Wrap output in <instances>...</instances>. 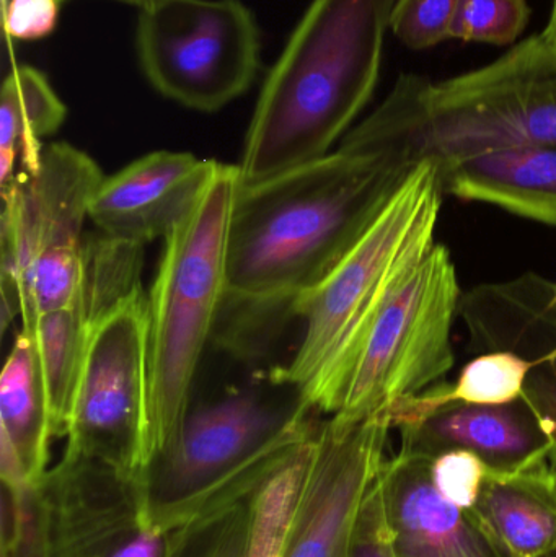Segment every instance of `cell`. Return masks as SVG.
I'll return each instance as SVG.
<instances>
[{"instance_id":"1","label":"cell","mask_w":556,"mask_h":557,"mask_svg":"<svg viewBox=\"0 0 556 557\" xmlns=\"http://www.w3.org/2000/svg\"><path fill=\"white\" fill-rule=\"evenodd\" d=\"M413 165L343 137L322 159L238 185L214 337L242 359L276 339L302 298L356 247Z\"/></svg>"},{"instance_id":"2","label":"cell","mask_w":556,"mask_h":557,"mask_svg":"<svg viewBox=\"0 0 556 557\" xmlns=\"http://www.w3.org/2000/svg\"><path fill=\"white\" fill-rule=\"evenodd\" d=\"M397 0H312L255 107L238 166L240 186L332 152L381 78Z\"/></svg>"},{"instance_id":"3","label":"cell","mask_w":556,"mask_h":557,"mask_svg":"<svg viewBox=\"0 0 556 557\" xmlns=\"http://www.w3.org/2000/svg\"><path fill=\"white\" fill-rule=\"evenodd\" d=\"M348 139L418 165L446 166L509 147H556V51L542 33L475 71L401 74Z\"/></svg>"},{"instance_id":"4","label":"cell","mask_w":556,"mask_h":557,"mask_svg":"<svg viewBox=\"0 0 556 557\" xmlns=\"http://www.w3.org/2000/svg\"><path fill=\"white\" fill-rule=\"evenodd\" d=\"M322 416L274 370L193 401L172 444L137 474L153 525L172 532L219 504L255 496L312 441Z\"/></svg>"},{"instance_id":"5","label":"cell","mask_w":556,"mask_h":557,"mask_svg":"<svg viewBox=\"0 0 556 557\" xmlns=\"http://www.w3.org/2000/svg\"><path fill=\"white\" fill-rule=\"evenodd\" d=\"M443 195L440 166L415 165L345 260L297 305L302 341L274 373L299 386L322 414L338 411L372 324L436 245Z\"/></svg>"},{"instance_id":"6","label":"cell","mask_w":556,"mask_h":557,"mask_svg":"<svg viewBox=\"0 0 556 557\" xmlns=\"http://www.w3.org/2000/svg\"><path fill=\"white\" fill-rule=\"evenodd\" d=\"M238 185V166L219 163L198 205L163 240L159 271L147 294L146 468L175 438L193 403L202 352L214 337L227 284L228 227Z\"/></svg>"},{"instance_id":"7","label":"cell","mask_w":556,"mask_h":557,"mask_svg":"<svg viewBox=\"0 0 556 557\" xmlns=\"http://www.w3.org/2000/svg\"><path fill=\"white\" fill-rule=\"evenodd\" d=\"M104 175L64 143L46 144L38 170L2 189V331L20 314L32 331L42 314L74 304L84 277V224Z\"/></svg>"},{"instance_id":"8","label":"cell","mask_w":556,"mask_h":557,"mask_svg":"<svg viewBox=\"0 0 556 557\" xmlns=\"http://www.w3.org/2000/svg\"><path fill=\"white\" fill-rule=\"evenodd\" d=\"M136 49L160 95L214 113L254 85L260 28L242 0H153L139 10Z\"/></svg>"},{"instance_id":"9","label":"cell","mask_w":556,"mask_h":557,"mask_svg":"<svg viewBox=\"0 0 556 557\" xmlns=\"http://www.w3.org/2000/svg\"><path fill=\"white\" fill-rule=\"evenodd\" d=\"M460 298L450 251L436 244L372 324L336 412L381 411L444 382Z\"/></svg>"},{"instance_id":"10","label":"cell","mask_w":556,"mask_h":557,"mask_svg":"<svg viewBox=\"0 0 556 557\" xmlns=\"http://www.w3.org/2000/svg\"><path fill=\"white\" fill-rule=\"evenodd\" d=\"M137 288L95 324L72 399L64 455L143 473L149 437V320Z\"/></svg>"},{"instance_id":"11","label":"cell","mask_w":556,"mask_h":557,"mask_svg":"<svg viewBox=\"0 0 556 557\" xmlns=\"http://www.w3.org/2000/svg\"><path fill=\"white\" fill-rule=\"evenodd\" d=\"M391 408L326 416L313 437L284 557H349L362 507L385 461Z\"/></svg>"},{"instance_id":"12","label":"cell","mask_w":556,"mask_h":557,"mask_svg":"<svg viewBox=\"0 0 556 557\" xmlns=\"http://www.w3.org/2000/svg\"><path fill=\"white\" fill-rule=\"evenodd\" d=\"M38 490L48 557H172L176 530L153 525L139 476L62 454Z\"/></svg>"},{"instance_id":"13","label":"cell","mask_w":556,"mask_h":557,"mask_svg":"<svg viewBox=\"0 0 556 557\" xmlns=\"http://www.w3.org/2000/svg\"><path fill=\"white\" fill-rule=\"evenodd\" d=\"M459 307L475 356L508 350L531 363L521 396L551 438L547 461L556 476L555 282L528 273L480 284L462 294Z\"/></svg>"},{"instance_id":"14","label":"cell","mask_w":556,"mask_h":557,"mask_svg":"<svg viewBox=\"0 0 556 557\" xmlns=\"http://www.w3.org/2000/svg\"><path fill=\"white\" fill-rule=\"evenodd\" d=\"M144 247L107 235L85 240L84 277L74 304L42 314L32 334L38 347L54 438H65L72 399L97 321L140 284Z\"/></svg>"},{"instance_id":"15","label":"cell","mask_w":556,"mask_h":557,"mask_svg":"<svg viewBox=\"0 0 556 557\" xmlns=\"http://www.w3.org/2000/svg\"><path fill=\"white\" fill-rule=\"evenodd\" d=\"M219 162L160 150L104 176L90 205V221L113 240L146 247L166 235L198 205Z\"/></svg>"},{"instance_id":"16","label":"cell","mask_w":556,"mask_h":557,"mask_svg":"<svg viewBox=\"0 0 556 557\" xmlns=\"http://www.w3.org/2000/svg\"><path fill=\"white\" fill-rule=\"evenodd\" d=\"M430 457L398 451L381 471L382 500L395 557H515L473 510L444 499Z\"/></svg>"},{"instance_id":"17","label":"cell","mask_w":556,"mask_h":557,"mask_svg":"<svg viewBox=\"0 0 556 557\" xmlns=\"http://www.w3.org/2000/svg\"><path fill=\"white\" fill-rule=\"evenodd\" d=\"M398 431L400 451L433 458L466 450L495 474L529 470L551 454V438L522 396L506 405L450 403Z\"/></svg>"},{"instance_id":"18","label":"cell","mask_w":556,"mask_h":557,"mask_svg":"<svg viewBox=\"0 0 556 557\" xmlns=\"http://www.w3.org/2000/svg\"><path fill=\"white\" fill-rule=\"evenodd\" d=\"M440 173L444 195L495 206L556 228V147L477 153L440 166Z\"/></svg>"},{"instance_id":"19","label":"cell","mask_w":556,"mask_h":557,"mask_svg":"<svg viewBox=\"0 0 556 557\" xmlns=\"http://www.w3.org/2000/svg\"><path fill=\"white\" fill-rule=\"evenodd\" d=\"M54 438L48 393L32 334L20 331L0 376V480L35 486L48 473Z\"/></svg>"},{"instance_id":"20","label":"cell","mask_w":556,"mask_h":557,"mask_svg":"<svg viewBox=\"0 0 556 557\" xmlns=\"http://www.w3.org/2000/svg\"><path fill=\"white\" fill-rule=\"evenodd\" d=\"M473 512L515 557L556 546V476L548 461L512 474L489 473Z\"/></svg>"},{"instance_id":"21","label":"cell","mask_w":556,"mask_h":557,"mask_svg":"<svg viewBox=\"0 0 556 557\" xmlns=\"http://www.w3.org/2000/svg\"><path fill=\"white\" fill-rule=\"evenodd\" d=\"M67 116L65 104L38 69L22 65L3 78L0 94V188L38 170L45 137Z\"/></svg>"},{"instance_id":"22","label":"cell","mask_w":556,"mask_h":557,"mask_svg":"<svg viewBox=\"0 0 556 557\" xmlns=\"http://www.w3.org/2000/svg\"><path fill=\"white\" fill-rule=\"evenodd\" d=\"M531 363L508 350L479 354L460 370L456 382H441L420 395L391 406L392 428L417 424L450 403L506 405L521 398Z\"/></svg>"},{"instance_id":"23","label":"cell","mask_w":556,"mask_h":557,"mask_svg":"<svg viewBox=\"0 0 556 557\" xmlns=\"http://www.w3.org/2000/svg\"><path fill=\"white\" fill-rule=\"evenodd\" d=\"M313 437L251 499L244 557H284L294 506L306 473Z\"/></svg>"},{"instance_id":"24","label":"cell","mask_w":556,"mask_h":557,"mask_svg":"<svg viewBox=\"0 0 556 557\" xmlns=\"http://www.w3.org/2000/svg\"><path fill=\"white\" fill-rule=\"evenodd\" d=\"M251 499L219 504L176 529L172 557H244Z\"/></svg>"},{"instance_id":"25","label":"cell","mask_w":556,"mask_h":557,"mask_svg":"<svg viewBox=\"0 0 556 557\" xmlns=\"http://www.w3.org/2000/svg\"><path fill=\"white\" fill-rule=\"evenodd\" d=\"M528 0H459L450 39L483 45H515L531 20Z\"/></svg>"},{"instance_id":"26","label":"cell","mask_w":556,"mask_h":557,"mask_svg":"<svg viewBox=\"0 0 556 557\" xmlns=\"http://www.w3.org/2000/svg\"><path fill=\"white\" fill-rule=\"evenodd\" d=\"M0 557H48L45 513L38 484H2V542Z\"/></svg>"},{"instance_id":"27","label":"cell","mask_w":556,"mask_h":557,"mask_svg":"<svg viewBox=\"0 0 556 557\" xmlns=\"http://www.w3.org/2000/svg\"><path fill=\"white\" fill-rule=\"evenodd\" d=\"M459 0H397L391 29L411 51H424L450 39Z\"/></svg>"},{"instance_id":"28","label":"cell","mask_w":556,"mask_h":557,"mask_svg":"<svg viewBox=\"0 0 556 557\" xmlns=\"http://www.w3.org/2000/svg\"><path fill=\"white\" fill-rule=\"evenodd\" d=\"M489 473L486 465L470 451L449 450L431 458L434 487L460 509L473 510Z\"/></svg>"},{"instance_id":"29","label":"cell","mask_w":556,"mask_h":557,"mask_svg":"<svg viewBox=\"0 0 556 557\" xmlns=\"http://www.w3.org/2000/svg\"><path fill=\"white\" fill-rule=\"evenodd\" d=\"M59 0H7L3 3V26L9 38L35 41L54 32Z\"/></svg>"},{"instance_id":"30","label":"cell","mask_w":556,"mask_h":557,"mask_svg":"<svg viewBox=\"0 0 556 557\" xmlns=\"http://www.w3.org/2000/svg\"><path fill=\"white\" fill-rule=\"evenodd\" d=\"M349 557H395L382 500L381 476L362 507Z\"/></svg>"},{"instance_id":"31","label":"cell","mask_w":556,"mask_h":557,"mask_svg":"<svg viewBox=\"0 0 556 557\" xmlns=\"http://www.w3.org/2000/svg\"><path fill=\"white\" fill-rule=\"evenodd\" d=\"M542 36L556 51V0H552L551 16H548L547 26L542 32Z\"/></svg>"},{"instance_id":"32","label":"cell","mask_w":556,"mask_h":557,"mask_svg":"<svg viewBox=\"0 0 556 557\" xmlns=\"http://www.w3.org/2000/svg\"><path fill=\"white\" fill-rule=\"evenodd\" d=\"M113 2L126 3V5L137 7V9H144L149 5L153 0H113Z\"/></svg>"},{"instance_id":"33","label":"cell","mask_w":556,"mask_h":557,"mask_svg":"<svg viewBox=\"0 0 556 557\" xmlns=\"http://www.w3.org/2000/svg\"><path fill=\"white\" fill-rule=\"evenodd\" d=\"M538 557H556V546L555 548H552L551 552L544 553V555Z\"/></svg>"},{"instance_id":"34","label":"cell","mask_w":556,"mask_h":557,"mask_svg":"<svg viewBox=\"0 0 556 557\" xmlns=\"http://www.w3.org/2000/svg\"><path fill=\"white\" fill-rule=\"evenodd\" d=\"M5 2H7V0H2V3H5ZM59 2L64 3V2H69V0H59Z\"/></svg>"},{"instance_id":"35","label":"cell","mask_w":556,"mask_h":557,"mask_svg":"<svg viewBox=\"0 0 556 557\" xmlns=\"http://www.w3.org/2000/svg\"><path fill=\"white\" fill-rule=\"evenodd\" d=\"M555 292H556V282H555Z\"/></svg>"}]
</instances>
